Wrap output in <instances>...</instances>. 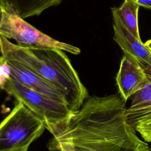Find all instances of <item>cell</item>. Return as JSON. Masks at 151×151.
I'll return each instance as SVG.
<instances>
[{
	"instance_id": "5bb4252c",
	"label": "cell",
	"mask_w": 151,
	"mask_h": 151,
	"mask_svg": "<svg viewBox=\"0 0 151 151\" xmlns=\"http://www.w3.org/2000/svg\"><path fill=\"white\" fill-rule=\"evenodd\" d=\"M140 6L151 9V0H132Z\"/></svg>"
},
{
	"instance_id": "277c9868",
	"label": "cell",
	"mask_w": 151,
	"mask_h": 151,
	"mask_svg": "<svg viewBox=\"0 0 151 151\" xmlns=\"http://www.w3.org/2000/svg\"><path fill=\"white\" fill-rule=\"evenodd\" d=\"M1 89L23 103L42 120L45 125H57L67 120L74 112L68 106L42 93L32 90L11 77L4 83Z\"/></svg>"
},
{
	"instance_id": "3957f363",
	"label": "cell",
	"mask_w": 151,
	"mask_h": 151,
	"mask_svg": "<svg viewBox=\"0 0 151 151\" xmlns=\"http://www.w3.org/2000/svg\"><path fill=\"white\" fill-rule=\"evenodd\" d=\"M45 129L42 120L18 102L0 123V151H12L30 145Z\"/></svg>"
},
{
	"instance_id": "4fadbf2b",
	"label": "cell",
	"mask_w": 151,
	"mask_h": 151,
	"mask_svg": "<svg viewBox=\"0 0 151 151\" xmlns=\"http://www.w3.org/2000/svg\"><path fill=\"white\" fill-rule=\"evenodd\" d=\"M134 129L144 141L151 143V119L139 122L136 124Z\"/></svg>"
},
{
	"instance_id": "2e32d148",
	"label": "cell",
	"mask_w": 151,
	"mask_h": 151,
	"mask_svg": "<svg viewBox=\"0 0 151 151\" xmlns=\"http://www.w3.org/2000/svg\"><path fill=\"white\" fill-rule=\"evenodd\" d=\"M29 146L30 145H27V146H25L24 147L17 149H15V150H12V151H28V147H29Z\"/></svg>"
},
{
	"instance_id": "52a82bcc",
	"label": "cell",
	"mask_w": 151,
	"mask_h": 151,
	"mask_svg": "<svg viewBox=\"0 0 151 151\" xmlns=\"http://www.w3.org/2000/svg\"><path fill=\"white\" fill-rule=\"evenodd\" d=\"M113 40L124 54L134 58L143 68L151 67V50L141 40L137 39L124 27L117 15L113 12Z\"/></svg>"
},
{
	"instance_id": "8992f818",
	"label": "cell",
	"mask_w": 151,
	"mask_h": 151,
	"mask_svg": "<svg viewBox=\"0 0 151 151\" xmlns=\"http://www.w3.org/2000/svg\"><path fill=\"white\" fill-rule=\"evenodd\" d=\"M147 81L145 70L134 58L124 54L116 77L119 93L124 101L140 91Z\"/></svg>"
},
{
	"instance_id": "8fae6325",
	"label": "cell",
	"mask_w": 151,
	"mask_h": 151,
	"mask_svg": "<svg viewBox=\"0 0 151 151\" xmlns=\"http://www.w3.org/2000/svg\"><path fill=\"white\" fill-rule=\"evenodd\" d=\"M140 6L132 0H124L119 8H111V11L115 12L120 21L135 37L141 40L138 27V11Z\"/></svg>"
},
{
	"instance_id": "7a4b0ae2",
	"label": "cell",
	"mask_w": 151,
	"mask_h": 151,
	"mask_svg": "<svg viewBox=\"0 0 151 151\" xmlns=\"http://www.w3.org/2000/svg\"><path fill=\"white\" fill-rule=\"evenodd\" d=\"M0 52L3 58L17 61L54 86L73 112L78 111L88 97L87 88L64 51L24 47L0 34Z\"/></svg>"
},
{
	"instance_id": "5b68a950",
	"label": "cell",
	"mask_w": 151,
	"mask_h": 151,
	"mask_svg": "<svg viewBox=\"0 0 151 151\" xmlns=\"http://www.w3.org/2000/svg\"><path fill=\"white\" fill-rule=\"evenodd\" d=\"M0 34L7 39H12L17 45L27 48H54L78 55L81 50L71 44L58 41L32 26L24 19L6 11Z\"/></svg>"
},
{
	"instance_id": "ba28073f",
	"label": "cell",
	"mask_w": 151,
	"mask_h": 151,
	"mask_svg": "<svg viewBox=\"0 0 151 151\" xmlns=\"http://www.w3.org/2000/svg\"><path fill=\"white\" fill-rule=\"evenodd\" d=\"M4 60L9 67L11 78L32 90L42 93L57 101L66 104L60 93L50 83L17 61L11 59Z\"/></svg>"
},
{
	"instance_id": "9c48e42d",
	"label": "cell",
	"mask_w": 151,
	"mask_h": 151,
	"mask_svg": "<svg viewBox=\"0 0 151 151\" xmlns=\"http://www.w3.org/2000/svg\"><path fill=\"white\" fill-rule=\"evenodd\" d=\"M148 81L145 86L131 97V102L126 107V116L133 127L140 121L151 119V67L145 68Z\"/></svg>"
},
{
	"instance_id": "e0dca14e",
	"label": "cell",
	"mask_w": 151,
	"mask_h": 151,
	"mask_svg": "<svg viewBox=\"0 0 151 151\" xmlns=\"http://www.w3.org/2000/svg\"><path fill=\"white\" fill-rule=\"evenodd\" d=\"M145 44L149 47V48L151 50V40H149L147 41Z\"/></svg>"
},
{
	"instance_id": "d6986e66",
	"label": "cell",
	"mask_w": 151,
	"mask_h": 151,
	"mask_svg": "<svg viewBox=\"0 0 151 151\" xmlns=\"http://www.w3.org/2000/svg\"><path fill=\"white\" fill-rule=\"evenodd\" d=\"M0 89H1V86H0Z\"/></svg>"
},
{
	"instance_id": "7c38bea8",
	"label": "cell",
	"mask_w": 151,
	"mask_h": 151,
	"mask_svg": "<svg viewBox=\"0 0 151 151\" xmlns=\"http://www.w3.org/2000/svg\"><path fill=\"white\" fill-rule=\"evenodd\" d=\"M47 146L49 151H75L69 142L54 137H52Z\"/></svg>"
},
{
	"instance_id": "30bf717a",
	"label": "cell",
	"mask_w": 151,
	"mask_h": 151,
	"mask_svg": "<svg viewBox=\"0 0 151 151\" xmlns=\"http://www.w3.org/2000/svg\"><path fill=\"white\" fill-rule=\"evenodd\" d=\"M62 0H0L6 11L25 19L40 15L47 8L57 6Z\"/></svg>"
},
{
	"instance_id": "ac0fdd59",
	"label": "cell",
	"mask_w": 151,
	"mask_h": 151,
	"mask_svg": "<svg viewBox=\"0 0 151 151\" xmlns=\"http://www.w3.org/2000/svg\"><path fill=\"white\" fill-rule=\"evenodd\" d=\"M2 57L1 56H0V63L2 61Z\"/></svg>"
},
{
	"instance_id": "9a60e30c",
	"label": "cell",
	"mask_w": 151,
	"mask_h": 151,
	"mask_svg": "<svg viewBox=\"0 0 151 151\" xmlns=\"http://www.w3.org/2000/svg\"><path fill=\"white\" fill-rule=\"evenodd\" d=\"M6 11V10L4 7V6L0 2V27L2 24V22L4 18V16Z\"/></svg>"
},
{
	"instance_id": "6da1fadb",
	"label": "cell",
	"mask_w": 151,
	"mask_h": 151,
	"mask_svg": "<svg viewBox=\"0 0 151 151\" xmlns=\"http://www.w3.org/2000/svg\"><path fill=\"white\" fill-rule=\"evenodd\" d=\"M126 110L119 93L88 96L67 120L45 128L75 151H151L128 123Z\"/></svg>"
}]
</instances>
